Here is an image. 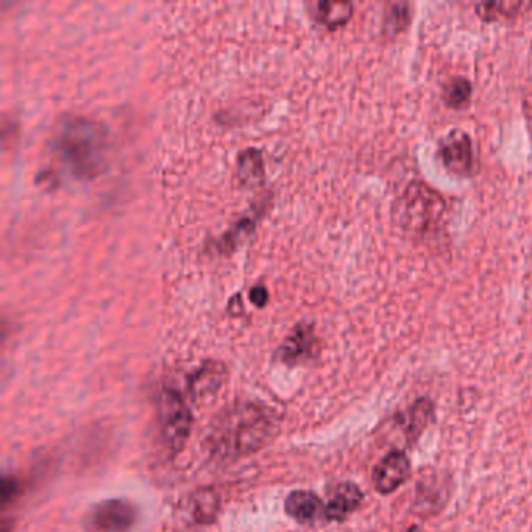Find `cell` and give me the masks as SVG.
<instances>
[{
    "mask_svg": "<svg viewBox=\"0 0 532 532\" xmlns=\"http://www.w3.org/2000/svg\"><path fill=\"white\" fill-rule=\"evenodd\" d=\"M55 150L72 174L96 177L107 157V133L99 122L85 116H69L58 125Z\"/></svg>",
    "mask_w": 532,
    "mask_h": 532,
    "instance_id": "1",
    "label": "cell"
},
{
    "mask_svg": "<svg viewBox=\"0 0 532 532\" xmlns=\"http://www.w3.org/2000/svg\"><path fill=\"white\" fill-rule=\"evenodd\" d=\"M447 202L433 186L412 181L394 205L395 222L411 238L426 239L444 227Z\"/></svg>",
    "mask_w": 532,
    "mask_h": 532,
    "instance_id": "2",
    "label": "cell"
},
{
    "mask_svg": "<svg viewBox=\"0 0 532 532\" xmlns=\"http://www.w3.org/2000/svg\"><path fill=\"white\" fill-rule=\"evenodd\" d=\"M439 155L451 174L469 175L476 164L472 138L462 130H453L440 141Z\"/></svg>",
    "mask_w": 532,
    "mask_h": 532,
    "instance_id": "3",
    "label": "cell"
},
{
    "mask_svg": "<svg viewBox=\"0 0 532 532\" xmlns=\"http://www.w3.org/2000/svg\"><path fill=\"white\" fill-rule=\"evenodd\" d=\"M136 511L125 501L97 504L88 515V528L93 532H127L135 523Z\"/></svg>",
    "mask_w": 532,
    "mask_h": 532,
    "instance_id": "4",
    "label": "cell"
},
{
    "mask_svg": "<svg viewBox=\"0 0 532 532\" xmlns=\"http://www.w3.org/2000/svg\"><path fill=\"white\" fill-rule=\"evenodd\" d=\"M411 475V461L405 451L392 450L376 464L373 470V486L381 495H389L400 489Z\"/></svg>",
    "mask_w": 532,
    "mask_h": 532,
    "instance_id": "5",
    "label": "cell"
},
{
    "mask_svg": "<svg viewBox=\"0 0 532 532\" xmlns=\"http://www.w3.org/2000/svg\"><path fill=\"white\" fill-rule=\"evenodd\" d=\"M163 417L164 439L172 448L180 447L188 437L191 425L188 409L177 397H172L166 401Z\"/></svg>",
    "mask_w": 532,
    "mask_h": 532,
    "instance_id": "6",
    "label": "cell"
},
{
    "mask_svg": "<svg viewBox=\"0 0 532 532\" xmlns=\"http://www.w3.org/2000/svg\"><path fill=\"white\" fill-rule=\"evenodd\" d=\"M361 489L356 484L344 483L334 490L333 497L325 506V517L328 520H345L348 515L353 514L362 503Z\"/></svg>",
    "mask_w": 532,
    "mask_h": 532,
    "instance_id": "7",
    "label": "cell"
},
{
    "mask_svg": "<svg viewBox=\"0 0 532 532\" xmlns=\"http://www.w3.org/2000/svg\"><path fill=\"white\" fill-rule=\"evenodd\" d=\"M286 511L298 522L311 523L320 515H325V506L314 493L294 492L286 500Z\"/></svg>",
    "mask_w": 532,
    "mask_h": 532,
    "instance_id": "8",
    "label": "cell"
},
{
    "mask_svg": "<svg viewBox=\"0 0 532 532\" xmlns=\"http://www.w3.org/2000/svg\"><path fill=\"white\" fill-rule=\"evenodd\" d=\"M532 2H484L476 5V13L479 18L486 21H497V19H511L523 15L526 11L531 10Z\"/></svg>",
    "mask_w": 532,
    "mask_h": 532,
    "instance_id": "9",
    "label": "cell"
},
{
    "mask_svg": "<svg viewBox=\"0 0 532 532\" xmlns=\"http://www.w3.org/2000/svg\"><path fill=\"white\" fill-rule=\"evenodd\" d=\"M264 164L258 149H245L238 158V178L242 185L256 186L263 181Z\"/></svg>",
    "mask_w": 532,
    "mask_h": 532,
    "instance_id": "10",
    "label": "cell"
},
{
    "mask_svg": "<svg viewBox=\"0 0 532 532\" xmlns=\"http://www.w3.org/2000/svg\"><path fill=\"white\" fill-rule=\"evenodd\" d=\"M314 345H316V339H314L313 330L302 325V327H298L294 331V334L289 337V341L284 345V358L294 359V361L305 358V356L313 353Z\"/></svg>",
    "mask_w": 532,
    "mask_h": 532,
    "instance_id": "11",
    "label": "cell"
},
{
    "mask_svg": "<svg viewBox=\"0 0 532 532\" xmlns=\"http://www.w3.org/2000/svg\"><path fill=\"white\" fill-rule=\"evenodd\" d=\"M352 15L353 4L350 2H320L317 5V18L330 29L347 24Z\"/></svg>",
    "mask_w": 532,
    "mask_h": 532,
    "instance_id": "12",
    "label": "cell"
},
{
    "mask_svg": "<svg viewBox=\"0 0 532 532\" xmlns=\"http://www.w3.org/2000/svg\"><path fill=\"white\" fill-rule=\"evenodd\" d=\"M445 103L451 108H462L472 99V83L465 77H453L444 86Z\"/></svg>",
    "mask_w": 532,
    "mask_h": 532,
    "instance_id": "13",
    "label": "cell"
},
{
    "mask_svg": "<svg viewBox=\"0 0 532 532\" xmlns=\"http://www.w3.org/2000/svg\"><path fill=\"white\" fill-rule=\"evenodd\" d=\"M431 411L433 405L426 398L415 401L414 405L406 412L408 419H406V433L411 434L412 437H419V434L425 430V426L430 422Z\"/></svg>",
    "mask_w": 532,
    "mask_h": 532,
    "instance_id": "14",
    "label": "cell"
},
{
    "mask_svg": "<svg viewBox=\"0 0 532 532\" xmlns=\"http://www.w3.org/2000/svg\"><path fill=\"white\" fill-rule=\"evenodd\" d=\"M259 214H261V211H259L258 214H255V216L244 217L236 227L231 228L227 235L220 239L219 245H217L219 252H231V250L236 249V245L241 244L242 239L249 235L250 231L255 227L256 219H258Z\"/></svg>",
    "mask_w": 532,
    "mask_h": 532,
    "instance_id": "15",
    "label": "cell"
},
{
    "mask_svg": "<svg viewBox=\"0 0 532 532\" xmlns=\"http://www.w3.org/2000/svg\"><path fill=\"white\" fill-rule=\"evenodd\" d=\"M411 21V5L395 2L389 5L386 15V30L389 35H397L408 27Z\"/></svg>",
    "mask_w": 532,
    "mask_h": 532,
    "instance_id": "16",
    "label": "cell"
},
{
    "mask_svg": "<svg viewBox=\"0 0 532 532\" xmlns=\"http://www.w3.org/2000/svg\"><path fill=\"white\" fill-rule=\"evenodd\" d=\"M222 380V367L217 364H210V366L203 367L202 372L197 375L196 387H216Z\"/></svg>",
    "mask_w": 532,
    "mask_h": 532,
    "instance_id": "17",
    "label": "cell"
},
{
    "mask_svg": "<svg viewBox=\"0 0 532 532\" xmlns=\"http://www.w3.org/2000/svg\"><path fill=\"white\" fill-rule=\"evenodd\" d=\"M250 300H252L253 305L261 306L266 305L267 300H269V292L264 286H255V288L250 291Z\"/></svg>",
    "mask_w": 532,
    "mask_h": 532,
    "instance_id": "18",
    "label": "cell"
}]
</instances>
